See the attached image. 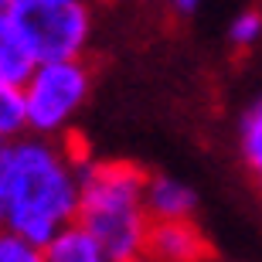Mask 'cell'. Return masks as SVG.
<instances>
[{
	"mask_svg": "<svg viewBox=\"0 0 262 262\" xmlns=\"http://www.w3.org/2000/svg\"><path fill=\"white\" fill-rule=\"evenodd\" d=\"M85 150L72 136L17 133L7 160L4 228L34 245H48L78 222Z\"/></svg>",
	"mask_w": 262,
	"mask_h": 262,
	"instance_id": "6da1fadb",
	"label": "cell"
},
{
	"mask_svg": "<svg viewBox=\"0 0 262 262\" xmlns=\"http://www.w3.org/2000/svg\"><path fill=\"white\" fill-rule=\"evenodd\" d=\"M116 262H129L146 249V170L133 160L89 157L82 160L78 222Z\"/></svg>",
	"mask_w": 262,
	"mask_h": 262,
	"instance_id": "7a4b0ae2",
	"label": "cell"
},
{
	"mask_svg": "<svg viewBox=\"0 0 262 262\" xmlns=\"http://www.w3.org/2000/svg\"><path fill=\"white\" fill-rule=\"evenodd\" d=\"M92 96V68L85 58L38 61L20 85L24 129L41 136H72Z\"/></svg>",
	"mask_w": 262,
	"mask_h": 262,
	"instance_id": "3957f363",
	"label": "cell"
},
{
	"mask_svg": "<svg viewBox=\"0 0 262 262\" xmlns=\"http://www.w3.org/2000/svg\"><path fill=\"white\" fill-rule=\"evenodd\" d=\"M7 14L34 61L85 58L96 34L92 0H10Z\"/></svg>",
	"mask_w": 262,
	"mask_h": 262,
	"instance_id": "277c9868",
	"label": "cell"
},
{
	"mask_svg": "<svg viewBox=\"0 0 262 262\" xmlns=\"http://www.w3.org/2000/svg\"><path fill=\"white\" fill-rule=\"evenodd\" d=\"M143 252H150L160 262H208L211 259V242L194 218L154 222Z\"/></svg>",
	"mask_w": 262,
	"mask_h": 262,
	"instance_id": "5b68a950",
	"label": "cell"
},
{
	"mask_svg": "<svg viewBox=\"0 0 262 262\" xmlns=\"http://www.w3.org/2000/svg\"><path fill=\"white\" fill-rule=\"evenodd\" d=\"M198 191L187 181L164 170H146V211L154 222H181V218H194L198 214Z\"/></svg>",
	"mask_w": 262,
	"mask_h": 262,
	"instance_id": "8992f818",
	"label": "cell"
},
{
	"mask_svg": "<svg viewBox=\"0 0 262 262\" xmlns=\"http://www.w3.org/2000/svg\"><path fill=\"white\" fill-rule=\"evenodd\" d=\"M34 65L38 61H34L31 48L24 45L14 17L7 14V7H0V82L10 89H20Z\"/></svg>",
	"mask_w": 262,
	"mask_h": 262,
	"instance_id": "52a82bcc",
	"label": "cell"
},
{
	"mask_svg": "<svg viewBox=\"0 0 262 262\" xmlns=\"http://www.w3.org/2000/svg\"><path fill=\"white\" fill-rule=\"evenodd\" d=\"M45 255H48V262H116L82 225H72L58 238H51L45 245Z\"/></svg>",
	"mask_w": 262,
	"mask_h": 262,
	"instance_id": "ba28073f",
	"label": "cell"
},
{
	"mask_svg": "<svg viewBox=\"0 0 262 262\" xmlns=\"http://www.w3.org/2000/svg\"><path fill=\"white\" fill-rule=\"evenodd\" d=\"M238 154L255 181H262V92L238 119Z\"/></svg>",
	"mask_w": 262,
	"mask_h": 262,
	"instance_id": "9c48e42d",
	"label": "cell"
},
{
	"mask_svg": "<svg viewBox=\"0 0 262 262\" xmlns=\"http://www.w3.org/2000/svg\"><path fill=\"white\" fill-rule=\"evenodd\" d=\"M225 38L235 51H252L262 45V10H238L232 20H228V31Z\"/></svg>",
	"mask_w": 262,
	"mask_h": 262,
	"instance_id": "30bf717a",
	"label": "cell"
},
{
	"mask_svg": "<svg viewBox=\"0 0 262 262\" xmlns=\"http://www.w3.org/2000/svg\"><path fill=\"white\" fill-rule=\"evenodd\" d=\"M0 262H48V255L45 245H34L10 228H0Z\"/></svg>",
	"mask_w": 262,
	"mask_h": 262,
	"instance_id": "8fae6325",
	"label": "cell"
},
{
	"mask_svg": "<svg viewBox=\"0 0 262 262\" xmlns=\"http://www.w3.org/2000/svg\"><path fill=\"white\" fill-rule=\"evenodd\" d=\"M24 133V106H20V89H10L0 82V136L14 140Z\"/></svg>",
	"mask_w": 262,
	"mask_h": 262,
	"instance_id": "7c38bea8",
	"label": "cell"
},
{
	"mask_svg": "<svg viewBox=\"0 0 262 262\" xmlns=\"http://www.w3.org/2000/svg\"><path fill=\"white\" fill-rule=\"evenodd\" d=\"M7 160H10V140L0 136V228H4V204H7Z\"/></svg>",
	"mask_w": 262,
	"mask_h": 262,
	"instance_id": "4fadbf2b",
	"label": "cell"
},
{
	"mask_svg": "<svg viewBox=\"0 0 262 262\" xmlns=\"http://www.w3.org/2000/svg\"><path fill=\"white\" fill-rule=\"evenodd\" d=\"M204 0H167V7L174 10V14H181V17H191V14H198L201 10Z\"/></svg>",
	"mask_w": 262,
	"mask_h": 262,
	"instance_id": "5bb4252c",
	"label": "cell"
},
{
	"mask_svg": "<svg viewBox=\"0 0 262 262\" xmlns=\"http://www.w3.org/2000/svg\"><path fill=\"white\" fill-rule=\"evenodd\" d=\"M129 262H160V259H154V255H150V252H140V255H136V259H129Z\"/></svg>",
	"mask_w": 262,
	"mask_h": 262,
	"instance_id": "9a60e30c",
	"label": "cell"
},
{
	"mask_svg": "<svg viewBox=\"0 0 262 262\" xmlns=\"http://www.w3.org/2000/svg\"><path fill=\"white\" fill-rule=\"evenodd\" d=\"M259 187H262V181H259Z\"/></svg>",
	"mask_w": 262,
	"mask_h": 262,
	"instance_id": "2e32d148",
	"label": "cell"
},
{
	"mask_svg": "<svg viewBox=\"0 0 262 262\" xmlns=\"http://www.w3.org/2000/svg\"><path fill=\"white\" fill-rule=\"evenodd\" d=\"M92 4H96V0H92Z\"/></svg>",
	"mask_w": 262,
	"mask_h": 262,
	"instance_id": "e0dca14e",
	"label": "cell"
}]
</instances>
